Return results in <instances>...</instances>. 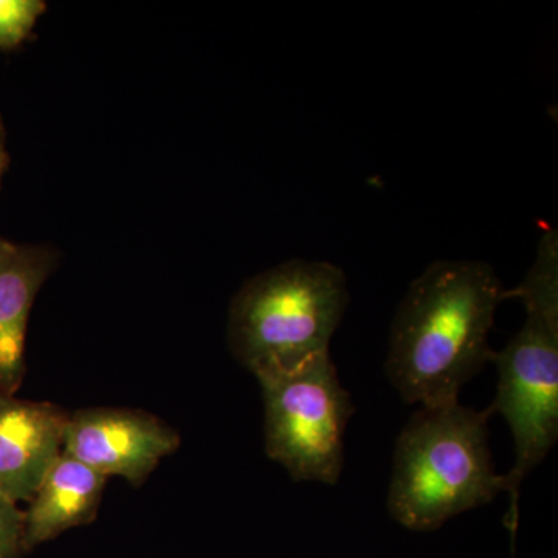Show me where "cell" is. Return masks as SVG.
<instances>
[{
	"label": "cell",
	"instance_id": "6da1fadb",
	"mask_svg": "<svg viewBox=\"0 0 558 558\" xmlns=\"http://www.w3.org/2000/svg\"><path fill=\"white\" fill-rule=\"evenodd\" d=\"M506 290L483 260H435L400 303L391 333L388 379L418 407L459 400L494 351L488 333Z\"/></svg>",
	"mask_w": 558,
	"mask_h": 558
},
{
	"label": "cell",
	"instance_id": "7a4b0ae2",
	"mask_svg": "<svg viewBox=\"0 0 558 558\" xmlns=\"http://www.w3.org/2000/svg\"><path fill=\"white\" fill-rule=\"evenodd\" d=\"M490 410L459 400L418 407L396 440L388 509L410 531H435L505 492L488 449Z\"/></svg>",
	"mask_w": 558,
	"mask_h": 558
},
{
	"label": "cell",
	"instance_id": "3957f363",
	"mask_svg": "<svg viewBox=\"0 0 558 558\" xmlns=\"http://www.w3.org/2000/svg\"><path fill=\"white\" fill-rule=\"evenodd\" d=\"M526 307V322L502 351L494 352L498 388L492 414L508 421L515 462L506 475L505 492L515 495L558 438V234L548 229L537 258L519 288L506 292Z\"/></svg>",
	"mask_w": 558,
	"mask_h": 558
},
{
	"label": "cell",
	"instance_id": "277c9868",
	"mask_svg": "<svg viewBox=\"0 0 558 558\" xmlns=\"http://www.w3.org/2000/svg\"><path fill=\"white\" fill-rule=\"evenodd\" d=\"M348 301L336 264L293 259L263 271L231 303V351L256 377L299 368L329 352Z\"/></svg>",
	"mask_w": 558,
	"mask_h": 558
},
{
	"label": "cell",
	"instance_id": "5b68a950",
	"mask_svg": "<svg viewBox=\"0 0 558 558\" xmlns=\"http://www.w3.org/2000/svg\"><path fill=\"white\" fill-rule=\"evenodd\" d=\"M263 388L266 453L295 481L339 483L344 432L354 414L330 352L299 368L256 377Z\"/></svg>",
	"mask_w": 558,
	"mask_h": 558
},
{
	"label": "cell",
	"instance_id": "8992f818",
	"mask_svg": "<svg viewBox=\"0 0 558 558\" xmlns=\"http://www.w3.org/2000/svg\"><path fill=\"white\" fill-rule=\"evenodd\" d=\"M179 446L174 428L138 410H80L69 416L64 432V451L106 478L121 476L134 486Z\"/></svg>",
	"mask_w": 558,
	"mask_h": 558
},
{
	"label": "cell",
	"instance_id": "52a82bcc",
	"mask_svg": "<svg viewBox=\"0 0 558 558\" xmlns=\"http://www.w3.org/2000/svg\"><path fill=\"white\" fill-rule=\"evenodd\" d=\"M68 418L57 405L0 391V490L17 505L31 501L64 451Z\"/></svg>",
	"mask_w": 558,
	"mask_h": 558
},
{
	"label": "cell",
	"instance_id": "ba28073f",
	"mask_svg": "<svg viewBox=\"0 0 558 558\" xmlns=\"http://www.w3.org/2000/svg\"><path fill=\"white\" fill-rule=\"evenodd\" d=\"M57 260L49 247L0 236V391L7 395H13L24 379L28 317Z\"/></svg>",
	"mask_w": 558,
	"mask_h": 558
},
{
	"label": "cell",
	"instance_id": "9c48e42d",
	"mask_svg": "<svg viewBox=\"0 0 558 558\" xmlns=\"http://www.w3.org/2000/svg\"><path fill=\"white\" fill-rule=\"evenodd\" d=\"M106 476L62 451L24 512L25 549L32 550L97 517Z\"/></svg>",
	"mask_w": 558,
	"mask_h": 558
},
{
	"label": "cell",
	"instance_id": "30bf717a",
	"mask_svg": "<svg viewBox=\"0 0 558 558\" xmlns=\"http://www.w3.org/2000/svg\"><path fill=\"white\" fill-rule=\"evenodd\" d=\"M46 10L44 0H0V50L20 47Z\"/></svg>",
	"mask_w": 558,
	"mask_h": 558
},
{
	"label": "cell",
	"instance_id": "8fae6325",
	"mask_svg": "<svg viewBox=\"0 0 558 558\" xmlns=\"http://www.w3.org/2000/svg\"><path fill=\"white\" fill-rule=\"evenodd\" d=\"M25 554L24 512L0 490V558H22Z\"/></svg>",
	"mask_w": 558,
	"mask_h": 558
},
{
	"label": "cell",
	"instance_id": "7c38bea8",
	"mask_svg": "<svg viewBox=\"0 0 558 558\" xmlns=\"http://www.w3.org/2000/svg\"><path fill=\"white\" fill-rule=\"evenodd\" d=\"M7 167H9V153H7L5 128H3V121L0 119V182H2Z\"/></svg>",
	"mask_w": 558,
	"mask_h": 558
}]
</instances>
